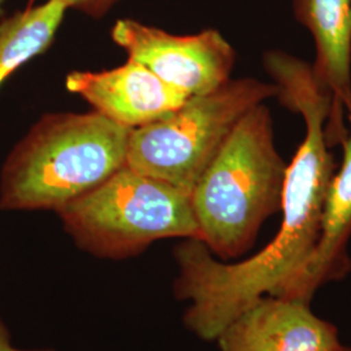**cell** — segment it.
Returning <instances> with one entry per match:
<instances>
[{
  "mask_svg": "<svg viewBox=\"0 0 351 351\" xmlns=\"http://www.w3.org/2000/svg\"><path fill=\"white\" fill-rule=\"evenodd\" d=\"M264 66L274 78L277 98L303 117L306 136L288 164L281 226L265 247L237 263L215 258L199 239H185L175 249L178 272L173 294L189 303L182 323L206 342L216 341L262 297H278L301 274L316 249L326 190L336 173L326 136L332 99L313 65L287 52L269 51Z\"/></svg>",
  "mask_w": 351,
  "mask_h": 351,
  "instance_id": "obj_1",
  "label": "cell"
},
{
  "mask_svg": "<svg viewBox=\"0 0 351 351\" xmlns=\"http://www.w3.org/2000/svg\"><path fill=\"white\" fill-rule=\"evenodd\" d=\"M133 129L101 113H49L8 155L0 210L58 213L126 164Z\"/></svg>",
  "mask_w": 351,
  "mask_h": 351,
  "instance_id": "obj_2",
  "label": "cell"
},
{
  "mask_svg": "<svg viewBox=\"0 0 351 351\" xmlns=\"http://www.w3.org/2000/svg\"><path fill=\"white\" fill-rule=\"evenodd\" d=\"M287 171L271 111L261 103L233 128L191 191L199 241L217 259L243 255L264 221L281 211Z\"/></svg>",
  "mask_w": 351,
  "mask_h": 351,
  "instance_id": "obj_3",
  "label": "cell"
},
{
  "mask_svg": "<svg viewBox=\"0 0 351 351\" xmlns=\"http://www.w3.org/2000/svg\"><path fill=\"white\" fill-rule=\"evenodd\" d=\"M58 215L75 245L101 259L132 258L160 239H201L191 194L128 164Z\"/></svg>",
  "mask_w": 351,
  "mask_h": 351,
  "instance_id": "obj_4",
  "label": "cell"
},
{
  "mask_svg": "<svg viewBox=\"0 0 351 351\" xmlns=\"http://www.w3.org/2000/svg\"><path fill=\"white\" fill-rule=\"evenodd\" d=\"M274 97L276 85L255 78L229 80L208 94L190 97L159 121L132 130L126 164L191 194L239 120Z\"/></svg>",
  "mask_w": 351,
  "mask_h": 351,
  "instance_id": "obj_5",
  "label": "cell"
},
{
  "mask_svg": "<svg viewBox=\"0 0 351 351\" xmlns=\"http://www.w3.org/2000/svg\"><path fill=\"white\" fill-rule=\"evenodd\" d=\"M113 42L188 97L208 94L230 80L236 52L216 29L177 36L133 19L117 20Z\"/></svg>",
  "mask_w": 351,
  "mask_h": 351,
  "instance_id": "obj_6",
  "label": "cell"
},
{
  "mask_svg": "<svg viewBox=\"0 0 351 351\" xmlns=\"http://www.w3.org/2000/svg\"><path fill=\"white\" fill-rule=\"evenodd\" d=\"M220 351H335L339 330L311 311L310 302L265 295L216 339Z\"/></svg>",
  "mask_w": 351,
  "mask_h": 351,
  "instance_id": "obj_7",
  "label": "cell"
},
{
  "mask_svg": "<svg viewBox=\"0 0 351 351\" xmlns=\"http://www.w3.org/2000/svg\"><path fill=\"white\" fill-rule=\"evenodd\" d=\"M65 86L97 112L129 129L159 121L190 98L132 59L110 71L72 72Z\"/></svg>",
  "mask_w": 351,
  "mask_h": 351,
  "instance_id": "obj_8",
  "label": "cell"
},
{
  "mask_svg": "<svg viewBox=\"0 0 351 351\" xmlns=\"http://www.w3.org/2000/svg\"><path fill=\"white\" fill-rule=\"evenodd\" d=\"M294 16L314 37L316 78L330 95L326 124L328 145L346 137L345 114L351 119V0H293Z\"/></svg>",
  "mask_w": 351,
  "mask_h": 351,
  "instance_id": "obj_9",
  "label": "cell"
},
{
  "mask_svg": "<svg viewBox=\"0 0 351 351\" xmlns=\"http://www.w3.org/2000/svg\"><path fill=\"white\" fill-rule=\"evenodd\" d=\"M342 147L341 168L326 190L316 249L301 274L278 295L280 298L310 302L317 289L342 278L351 269L348 255L351 237V119Z\"/></svg>",
  "mask_w": 351,
  "mask_h": 351,
  "instance_id": "obj_10",
  "label": "cell"
},
{
  "mask_svg": "<svg viewBox=\"0 0 351 351\" xmlns=\"http://www.w3.org/2000/svg\"><path fill=\"white\" fill-rule=\"evenodd\" d=\"M66 11L62 1L47 0L0 21V85L50 47Z\"/></svg>",
  "mask_w": 351,
  "mask_h": 351,
  "instance_id": "obj_11",
  "label": "cell"
},
{
  "mask_svg": "<svg viewBox=\"0 0 351 351\" xmlns=\"http://www.w3.org/2000/svg\"><path fill=\"white\" fill-rule=\"evenodd\" d=\"M68 10H75L93 19H103L123 0H59Z\"/></svg>",
  "mask_w": 351,
  "mask_h": 351,
  "instance_id": "obj_12",
  "label": "cell"
},
{
  "mask_svg": "<svg viewBox=\"0 0 351 351\" xmlns=\"http://www.w3.org/2000/svg\"><path fill=\"white\" fill-rule=\"evenodd\" d=\"M0 351H56L53 349H32V350H25V349H19L13 346L11 342V335L4 322L0 319Z\"/></svg>",
  "mask_w": 351,
  "mask_h": 351,
  "instance_id": "obj_13",
  "label": "cell"
},
{
  "mask_svg": "<svg viewBox=\"0 0 351 351\" xmlns=\"http://www.w3.org/2000/svg\"><path fill=\"white\" fill-rule=\"evenodd\" d=\"M335 351H351V349H349V348H346V346H342V345H341L339 349Z\"/></svg>",
  "mask_w": 351,
  "mask_h": 351,
  "instance_id": "obj_14",
  "label": "cell"
},
{
  "mask_svg": "<svg viewBox=\"0 0 351 351\" xmlns=\"http://www.w3.org/2000/svg\"><path fill=\"white\" fill-rule=\"evenodd\" d=\"M4 1H5V0H0V12H1V5H3Z\"/></svg>",
  "mask_w": 351,
  "mask_h": 351,
  "instance_id": "obj_15",
  "label": "cell"
}]
</instances>
